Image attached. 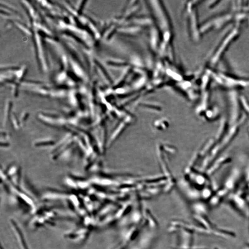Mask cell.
Wrapping results in <instances>:
<instances>
[{"instance_id": "6da1fadb", "label": "cell", "mask_w": 249, "mask_h": 249, "mask_svg": "<svg viewBox=\"0 0 249 249\" xmlns=\"http://www.w3.org/2000/svg\"><path fill=\"white\" fill-rule=\"evenodd\" d=\"M233 22H237V13L233 14L232 11L223 12L206 20L202 26L201 32L202 34H207L210 31L220 29Z\"/></svg>"}, {"instance_id": "7a4b0ae2", "label": "cell", "mask_w": 249, "mask_h": 249, "mask_svg": "<svg viewBox=\"0 0 249 249\" xmlns=\"http://www.w3.org/2000/svg\"><path fill=\"white\" fill-rule=\"evenodd\" d=\"M239 34L240 30L237 26L232 28L227 33L212 53L209 59L210 65L215 66L218 63L229 47L237 40Z\"/></svg>"}, {"instance_id": "3957f363", "label": "cell", "mask_w": 249, "mask_h": 249, "mask_svg": "<svg viewBox=\"0 0 249 249\" xmlns=\"http://www.w3.org/2000/svg\"><path fill=\"white\" fill-rule=\"evenodd\" d=\"M212 79L218 84L229 88L249 87V78H241L222 72H211Z\"/></svg>"}]
</instances>
